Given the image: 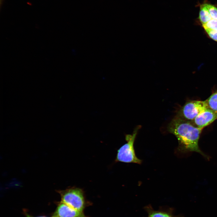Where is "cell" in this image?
Wrapping results in <instances>:
<instances>
[{"label":"cell","mask_w":217,"mask_h":217,"mask_svg":"<svg viewBox=\"0 0 217 217\" xmlns=\"http://www.w3.org/2000/svg\"><path fill=\"white\" fill-rule=\"evenodd\" d=\"M203 129L197 127L191 121L183 119L176 116L167 127L168 132L174 134L178 139V150L179 152L182 153L196 152L208 159L209 157L199 146V141Z\"/></svg>","instance_id":"cell-1"},{"label":"cell","mask_w":217,"mask_h":217,"mask_svg":"<svg viewBox=\"0 0 217 217\" xmlns=\"http://www.w3.org/2000/svg\"><path fill=\"white\" fill-rule=\"evenodd\" d=\"M58 192L61 201L79 211L83 212L85 208L91 204L86 200L84 191L81 188L73 187Z\"/></svg>","instance_id":"cell-2"},{"label":"cell","mask_w":217,"mask_h":217,"mask_svg":"<svg viewBox=\"0 0 217 217\" xmlns=\"http://www.w3.org/2000/svg\"><path fill=\"white\" fill-rule=\"evenodd\" d=\"M139 128V127H137L132 134L126 136L125 140L127 142L118 150L115 162L138 164L141 163V160L136 156L134 148V142Z\"/></svg>","instance_id":"cell-3"},{"label":"cell","mask_w":217,"mask_h":217,"mask_svg":"<svg viewBox=\"0 0 217 217\" xmlns=\"http://www.w3.org/2000/svg\"><path fill=\"white\" fill-rule=\"evenodd\" d=\"M207 108L205 101H189L181 108L176 116L183 119L192 121Z\"/></svg>","instance_id":"cell-4"},{"label":"cell","mask_w":217,"mask_h":217,"mask_svg":"<svg viewBox=\"0 0 217 217\" xmlns=\"http://www.w3.org/2000/svg\"><path fill=\"white\" fill-rule=\"evenodd\" d=\"M53 217H87L83 212L73 208L61 201L58 203Z\"/></svg>","instance_id":"cell-5"},{"label":"cell","mask_w":217,"mask_h":217,"mask_svg":"<svg viewBox=\"0 0 217 217\" xmlns=\"http://www.w3.org/2000/svg\"><path fill=\"white\" fill-rule=\"evenodd\" d=\"M217 119V112L207 108L191 121L197 127L203 129Z\"/></svg>","instance_id":"cell-6"},{"label":"cell","mask_w":217,"mask_h":217,"mask_svg":"<svg viewBox=\"0 0 217 217\" xmlns=\"http://www.w3.org/2000/svg\"><path fill=\"white\" fill-rule=\"evenodd\" d=\"M144 209L148 214V217H177L174 215L173 209L170 208L160 207L156 210L151 205H148Z\"/></svg>","instance_id":"cell-7"},{"label":"cell","mask_w":217,"mask_h":217,"mask_svg":"<svg viewBox=\"0 0 217 217\" xmlns=\"http://www.w3.org/2000/svg\"><path fill=\"white\" fill-rule=\"evenodd\" d=\"M199 18L202 25L206 24L212 19L207 8L204 4L200 5Z\"/></svg>","instance_id":"cell-8"},{"label":"cell","mask_w":217,"mask_h":217,"mask_svg":"<svg viewBox=\"0 0 217 217\" xmlns=\"http://www.w3.org/2000/svg\"><path fill=\"white\" fill-rule=\"evenodd\" d=\"M208 108L217 112V91L205 100Z\"/></svg>","instance_id":"cell-9"},{"label":"cell","mask_w":217,"mask_h":217,"mask_svg":"<svg viewBox=\"0 0 217 217\" xmlns=\"http://www.w3.org/2000/svg\"><path fill=\"white\" fill-rule=\"evenodd\" d=\"M204 4L207 8L212 19L217 20V8L209 4L205 3Z\"/></svg>","instance_id":"cell-10"},{"label":"cell","mask_w":217,"mask_h":217,"mask_svg":"<svg viewBox=\"0 0 217 217\" xmlns=\"http://www.w3.org/2000/svg\"><path fill=\"white\" fill-rule=\"evenodd\" d=\"M202 25L204 29H208L217 30V20L212 19L208 22Z\"/></svg>","instance_id":"cell-11"},{"label":"cell","mask_w":217,"mask_h":217,"mask_svg":"<svg viewBox=\"0 0 217 217\" xmlns=\"http://www.w3.org/2000/svg\"><path fill=\"white\" fill-rule=\"evenodd\" d=\"M204 29L211 38L217 42V30L208 29Z\"/></svg>","instance_id":"cell-12"},{"label":"cell","mask_w":217,"mask_h":217,"mask_svg":"<svg viewBox=\"0 0 217 217\" xmlns=\"http://www.w3.org/2000/svg\"><path fill=\"white\" fill-rule=\"evenodd\" d=\"M24 214L25 215L26 217H48L46 216H33L30 214H29L28 213H27V212H24ZM51 217H53L52 216Z\"/></svg>","instance_id":"cell-13"}]
</instances>
